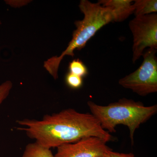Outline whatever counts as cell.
Wrapping results in <instances>:
<instances>
[{"label":"cell","mask_w":157,"mask_h":157,"mask_svg":"<svg viewBox=\"0 0 157 157\" xmlns=\"http://www.w3.org/2000/svg\"><path fill=\"white\" fill-rule=\"evenodd\" d=\"M17 122L23 127L19 129L24 131L35 142L50 149L86 137H98L106 142L115 139L103 129L92 114L71 108L47 114L40 120L25 119Z\"/></svg>","instance_id":"obj_1"},{"label":"cell","mask_w":157,"mask_h":157,"mask_svg":"<svg viewBox=\"0 0 157 157\" xmlns=\"http://www.w3.org/2000/svg\"><path fill=\"white\" fill-rule=\"evenodd\" d=\"M78 7L84 18L74 22L76 29L67 48L60 56L52 57L44 63V67L55 79L58 78L59 66L64 57L74 56V51L81 50L99 30L114 20L112 10L101 6L98 2L94 3L81 0Z\"/></svg>","instance_id":"obj_2"},{"label":"cell","mask_w":157,"mask_h":157,"mask_svg":"<svg viewBox=\"0 0 157 157\" xmlns=\"http://www.w3.org/2000/svg\"><path fill=\"white\" fill-rule=\"evenodd\" d=\"M87 105L91 114L99 121L101 127L108 133H115L116 127L126 126L130 131L132 145L135 131L157 112V105L145 106L143 103L123 98L118 101L101 106L89 101Z\"/></svg>","instance_id":"obj_3"},{"label":"cell","mask_w":157,"mask_h":157,"mask_svg":"<svg viewBox=\"0 0 157 157\" xmlns=\"http://www.w3.org/2000/svg\"><path fill=\"white\" fill-rule=\"evenodd\" d=\"M157 49L147 48L142 56L143 61L137 70L119 81L125 88L132 90L140 96L157 92Z\"/></svg>","instance_id":"obj_4"},{"label":"cell","mask_w":157,"mask_h":157,"mask_svg":"<svg viewBox=\"0 0 157 157\" xmlns=\"http://www.w3.org/2000/svg\"><path fill=\"white\" fill-rule=\"evenodd\" d=\"M133 38L132 61L135 63L147 48L157 49L156 13L135 17L129 23Z\"/></svg>","instance_id":"obj_5"},{"label":"cell","mask_w":157,"mask_h":157,"mask_svg":"<svg viewBox=\"0 0 157 157\" xmlns=\"http://www.w3.org/2000/svg\"><path fill=\"white\" fill-rule=\"evenodd\" d=\"M107 142L96 137L83 138L74 143L63 144L57 149L55 157H97L105 156L109 149Z\"/></svg>","instance_id":"obj_6"},{"label":"cell","mask_w":157,"mask_h":157,"mask_svg":"<svg viewBox=\"0 0 157 157\" xmlns=\"http://www.w3.org/2000/svg\"><path fill=\"white\" fill-rule=\"evenodd\" d=\"M132 0H100L98 2L104 7L112 10L114 22H122L134 14Z\"/></svg>","instance_id":"obj_7"},{"label":"cell","mask_w":157,"mask_h":157,"mask_svg":"<svg viewBox=\"0 0 157 157\" xmlns=\"http://www.w3.org/2000/svg\"><path fill=\"white\" fill-rule=\"evenodd\" d=\"M135 17L155 13L157 11V0H135L133 2Z\"/></svg>","instance_id":"obj_8"},{"label":"cell","mask_w":157,"mask_h":157,"mask_svg":"<svg viewBox=\"0 0 157 157\" xmlns=\"http://www.w3.org/2000/svg\"><path fill=\"white\" fill-rule=\"evenodd\" d=\"M22 157H55V156L50 149L34 142L26 145Z\"/></svg>","instance_id":"obj_9"},{"label":"cell","mask_w":157,"mask_h":157,"mask_svg":"<svg viewBox=\"0 0 157 157\" xmlns=\"http://www.w3.org/2000/svg\"><path fill=\"white\" fill-rule=\"evenodd\" d=\"M69 73L82 77L86 76L88 73L87 68L83 62L79 59H75L69 63Z\"/></svg>","instance_id":"obj_10"},{"label":"cell","mask_w":157,"mask_h":157,"mask_svg":"<svg viewBox=\"0 0 157 157\" xmlns=\"http://www.w3.org/2000/svg\"><path fill=\"white\" fill-rule=\"evenodd\" d=\"M66 82L69 87L73 89H77L82 86V77L68 73L66 76Z\"/></svg>","instance_id":"obj_11"},{"label":"cell","mask_w":157,"mask_h":157,"mask_svg":"<svg viewBox=\"0 0 157 157\" xmlns=\"http://www.w3.org/2000/svg\"><path fill=\"white\" fill-rule=\"evenodd\" d=\"M12 86V82L9 80L0 85V106L9 96Z\"/></svg>","instance_id":"obj_12"},{"label":"cell","mask_w":157,"mask_h":157,"mask_svg":"<svg viewBox=\"0 0 157 157\" xmlns=\"http://www.w3.org/2000/svg\"><path fill=\"white\" fill-rule=\"evenodd\" d=\"M106 157H135V155L132 153H121L112 151L111 150H108L106 152Z\"/></svg>","instance_id":"obj_13"},{"label":"cell","mask_w":157,"mask_h":157,"mask_svg":"<svg viewBox=\"0 0 157 157\" xmlns=\"http://www.w3.org/2000/svg\"><path fill=\"white\" fill-rule=\"evenodd\" d=\"M106 157L105 156H99V157Z\"/></svg>","instance_id":"obj_14"},{"label":"cell","mask_w":157,"mask_h":157,"mask_svg":"<svg viewBox=\"0 0 157 157\" xmlns=\"http://www.w3.org/2000/svg\"><path fill=\"white\" fill-rule=\"evenodd\" d=\"M1 24V21H0V25Z\"/></svg>","instance_id":"obj_15"}]
</instances>
